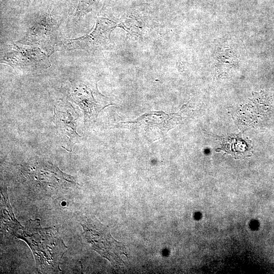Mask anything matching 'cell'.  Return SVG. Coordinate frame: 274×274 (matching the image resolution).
<instances>
[{"label": "cell", "instance_id": "cell-4", "mask_svg": "<svg viewBox=\"0 0 274 274\" xmlns=\"http://www.w3.org/2000/svg\"><path fill=\"white\" fill-rule=\"evenodd\" d=\"M11 52L6 54L4 60L10 65L23 68L46 67L49 63L47 56L39 48H23L13 45Z\"/></svg>", "mask_w": 274, "mask_h": 274}, {"label": "cell", "instance_id": "cell-5", "mask_svg": "<svg viewBox=\"0 0 274 274\" xmlns=\"http://www.w3.org/2000/svg\"><path fill=\"white\" fill-rule=\"evenodd\" d=\"M1 218L3 229L5 233L9 232L14 235L15 232L21 226L17 221L12 212L9 203L7 190L2 189Z\"/></svg>", "mask_w": 274, "mask_h": 274}, {"label": "cell", "instance_id": "cell-1", "mask_svg": "<svg viewBox=\"0 0 274 274\" xmlns=\"http://www.w3.org/2000/svg\"><path fill=\"white\" fill-rule=\"evenodd\" d=\"M14 235L24 240L30 247L40 272L61 271L60 262L67 247L55 228H42L40 220H30L24 227L21 226Z\"/></svg>", "mask_w": 274, "mask_h": 274}, {"label": "cell", "instance_id": "cell-2", "mask_svg": "<svg viewBox=\"0 0 274 274\" xmlns=\"http://www.w3.org/2000/svg\"><path fill=\"white\" fill-rule=\"evenodd\" d=\"M80 224L87 242L93 250L114 266H121L123 263L121 255L126 254L125 246L113 238L108 227L97 219L89 217L83 220Z\"/></svg>", "mask_w": 274, "mask_h": 274}, {"label": "cell", "instance_id": "cell-3", "mask_svg": "<svg viewBox=\"0 0 274 274\" xmlns=\"http://www.w3.org/2000/svg\"><path fill=\"white\" fill-rule=\"evenodd\" d=\"M27 176L42 189L60 190L76 185L74 178L47 162H39L28 169Z\"/></svg>", "mask_w": 274, "mask_h": 274}]
</instances>
